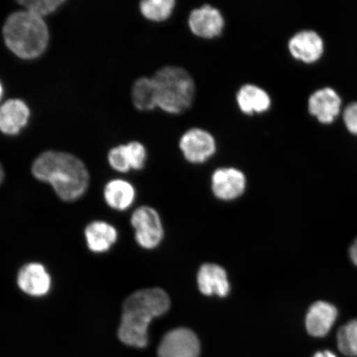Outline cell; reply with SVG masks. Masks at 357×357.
<instances>
[{"instance_id":"cell-1","label":"cell","mask_w":357,"mask_h":357,"mask_svg":"<svg viewBox=\"0 0 357 357\" xmlns=\"http://www.w3.org/2000/svg\"><path fill=\"white\" fill-rule=\"evenodd\" d=\"M32 174L38 181L50 185L58 198L65 202H74L83 197L91 181L82 160L54 150L44 151L34 160Z\"/></svg>"},{"instance_id":"cell-2","label":"cell","mask_w":357,"mask_h":357,"mask_svg":"<svg viewBox=\"0 0 357 357\" xmlns=\"http://www.w3.org/2000/svg\"><path fill=\"white\" fill-rule=\"evenodd\" d=\"M169 305V296L162 289H141L132 294L123 303L119 340L127 346L146 347L151 321L166 314Z\"/></svg>"},{"instance_id":"cell-3","label":"cell","mask_w":357,"mask_h":357,"mask_svg":"<svg viewBox=\"0 0 357 357\" xmlns=\"http://www.w3.org/2000/svg\"><path fill=\"white\" fill-rule=\"evenodd\" d=\"M2 34L8 50L22 60L41 56L50 40L46 22L25 10L13 12L7 17Z\"/></svg>"},{"instance_id":"cell-4","label":"cell","mask_w":357,"mask_h":357,"mask_svg":"<svg viewBox=\"0 0 357 357\" xmlns=\"http://www.w3.org/2000/svg\"><path fill=\"white\" fill-rule=\"evenodd\" d=\"M158 108L169 114H181L190 109L195 99L193 77L180 66H167L154 74Z\"/></svg>"},{"instance_id":"cell-5","label":"cell","mask_w":357,"mask_h":357,"mask_svg":"<svg viewBox=\"0 0 357 357\" xmlns=\"http://www.w3.org/2000/svg\"><path fill=\"white\" fill-rule=\"evenodd\" d=\"M178 147L187 162L203 164L213 158L217 151V142L205 129L193 128L183 134Z\"/></svg>"},{"instance_id":"cell-6","label":"cell","mask_w":357,"mask_h":357,"mask_svg":"<svg viewBox=\"0 0 357 357\" xmlns=\"http://www.w3.org/2000/svg\"><path fill=\"white\" fill-rule=\"evenodd\" d=\"M131 223L135 229V239L144 249H153L162 242L164 235L158 212L149 206H142L133 212Z\"/></svg>"},{"instance_id":"cell-7","label":"cell","mask_w":357,"mask_h":357,"mask_svg":"<svg viewBox=\"0 0 357 357\" xmlns=\"http://www.w3.org/2000/svg\"><path fill=\"white\" fill-rule=\"evenodd\" d=\"M190 32L202 39L220 37L225 28V20L217 8L204 4L192 10L188 17Z\"/></svg>"},{"instance_id":"cell-8","label":"cell","mask_w":357,"mask_h":357,"mask_svg":"<svg viewBox=\"0 0 357 357\" xmlns=\"http://www.w3.org/2000/svg\"><path fill=\"white\" fill-rule=\"evenodd\" d=\"M197 336L186 328L174 329L162 339L158 348L159 357H199Z\"/></svg>"},{"instance_id":"cell-9","label":"cell","mask_w":357,"mask_h":357,"mask_svg":"<svg viewBox=\"0 0 357 357\" xmlns=\"http://www.w3.org/2000/svg\"><path fill=\"white\" fill-rule=\"evenodd\" d=\"M17 284L26 296L40 298L50 292L52 280L41 263L30 262L21 267L17 275Z\"/></svg>"},{"instance_id":"cell-10","label":"cell","mask_w":357,"mask_h":357,"mask_svg":"<svg viewBox=\"0 0 357 357\" xmlns=\"http://www.w3.org/2000/svg\"><path fill=\"white\" fill-rule=\"evenodd\" d=\"M247 178L243 172L234 167L216 169L212 176V190L216 197L231 200L244 193Z\"/></svg>"},{"instance_id":"cell-11","label":"cell","mask_w":357,"mask_h":357,"mask_svg":"<svg viewBox=\"0 0 357 357\" xmlns=\"http://www.w3.org/2000/svg\"><path fill=\"white\" fill-rule=\"evenodd\" d=\"M288 48L294 59L311 64L322 56L324 45L318 33L305 30L297 33L289 39Z\"/></svg>"},{"instance_id":"cell-12","label":"cell","mask_w":357,"mask_h":357,"mask_svg":"<svg viewBox=\"0 0 357 357\" xmlns=\"http://www.w3.org/2000/svg\"><path fill=\"white\" fill-rule=\"evenodd\" d=\"M31 111L28 105L20 99H10L0 105V132L15 136L29 123Z\"/></svg>"},{"instance_id":"cell-13","label":"cell","mask_w":357,"mask_h":357,"mask_svg":"<svg viewBox=\"0 0 357 357\" xmlns=\"http://www.w3.org/2000/svg\"><path fill=\"white\" fill-rule=\"evenodd\" d=\"M236 101L240 111L250 116L266 113L272 105L269 93L253 84H245L241 86L236 93Z\"/></svg>"},{"instance_id":"cell-14","label":"cell","mask_w":357,"mask_h":357,"mask_svg":"<svg viewBox=\"0 0 357 357\" xmlns=\"http://www.w3.org/2000/svg\"><path fill=\"white\" fill-rule=\"evenodd\" d=\"M342 101L331 88L319 89L312 93L309 100V110L319 121L328 124L334 121L340 112Z\"/></svg>"},{"instance_id":"cell-15","label":"cell","mask_w":357,"mask_h":357,"mask_svg":"<svg viewBox=\"0 0 357 357\" xmlns=\"http://www.w3.org/2000/svg\"><path fill=\"white\" fill-rule=\"evenodd\" d=\"M337 310L331 303L319 301L310 307L306 316V328L311 336L323 337L336 321Z\"/></svg>"},{"instance_id":"cell-16","label":"cell","mask_w":357,"mask_h":357,"mask_svg":"<svg viewBox=\"0 0 357 357\" xmlns=\"http://www.w3.org/2000/svg\"><path fill=\"white\" fill-rule=\"evenodd\" d=\"M198 287L204 296L225 297L229 293L230 285L227 272L222 267L215 264H204L198 273Z\"/></svg>"},{"instance_id":"cell-17","label":"cell","mask_w":357,"mask_h":357,"mask_svg":"<svg viewBox=\"0 0 357 357\" xmlns=\"http://www.w3.org/2000/svg\"><path fill=\"white\" fill-rule=\"evenodd\" d=\"M87 247L93 253L109 251L118 240V231L110 223L105 221H93L84 229Z\"/></svg>"},{"instance_id":"cell-18","label":"cell","mask_w":357,"mask_h":357,"mask_svg":"<svg viewBox=\"0 0 357 357\" xmlns=\"http://www.w3.org/2000/svg\"><path fill=\"white\" fill-rule=\"evenodd\" d=\"M136 191L131 183L116 178L107 183L104 190L105 203L117 211H127L135 199Z\"/></svg>"},{"instance_id":"cell-19","label":"cell","mask_w":357,"mask_h":357,"mask_svg":"<svg viewBox=\"0 0 357 357\" xmlns=\"http://www.w3.org/2000/svg\"><path fill=\"white\" fill-rule=\"evenodd\" d=\"M132 101L140 111H151L158 108V96L153 77H141L134 82Z\"/></svg>"},{"instance_id":"cell-20","label":"cell","mask_w":357,"mask_h":357,"mask_svg":"<svg viewBox=\"0 0 357 357\" xmlns=\"http://www.w3.org/2000/svg\"><path fill=\"white\" fill-rule=\"evenodd\" d=\"M176 4L175 0H144L140 3L139 8L146 20L160 22L172 17Z\"/></svg>"},{"instance_id":"cell-21","label":"cell","mask_w":357,"mask_h":357,"mask_svg":"<svg viewBox=\"0 0 357 357\" xmlns=\"http://www.w3.org/2000/svg\"><path fill=\"white\" fill-rule=\"evenodd\" d=\"M337 347L348 357H357V319L342 326L337 335Z\"/></svg>"},{"instance_id":"cell-22","label":"cell","mask_w":357,"mask_h":357,"mask_svg":"<svg viewBox=\"0 0 357 357\" xmlns=\"http://www.w3.org/2000/svg\"><path fill=\"white\" fill-rule=\"evenodd\" d=\"M24 10L33 13V15L42 17L52 15L58 8L66 3L65 0H21L17 1Z\"/></svg>"},{"instance_id":"cell-23","label":"cell","mask_w":357,"mask_h":357,"mask_svg":"<svg viewBox=\"0 0 357 357\" xmlns=\"http://www.w3.org/2000/svg\"><path fill=\"white\" fill-rule=\"evenodd\" d=\"M129 166L135 171L144 168L147 159V151L140 142L133 141L124 144Z\"/></svg>"},{"instance_id":"cell-24","label":"cell","mask_w":357,"mask_h":357,"mask_svg":"<svg viewBox=\"0 0 357 357\" xmlns=\"http://www.w3.org/2000/svg\"><path fill=\"white\" fill-rule=\"evenodd\" d=\"M108 162L112 169H114L116 172L126 173L131 169L127 158L126 151H125L124 144L113 147L109 151Z\"/></svg>"},{"instance_id":"cell-25","label":"cell","mask_w":357,"mask_h":357,"mask_svg":"<svg viewBox=\"0 0 357 357\" xmlns=\"http://www.w3.org/2000/svg\"><path fill=\"white\" fill-rule=\"evenodd\" d=\"M343 118L348 130L357 135V102L347 107Z\"/></svg>"},{"instance_id":"cell-26","label":"cell","mask_w":357,"mask_h":357,"mask_svg":"<svg viewBox=\"0 0 357 357\" xmlns=\"http://www.w3.org/2000/svg\"><path fill=\"white\" fill-rule=\"evenodd\" d=\"M350 257L352 262L354 263L356 266H357V239L355 241L354 244H352L350 249Z\"/></svg>"},{"instance_id":"cell-27","label":"cell","mask_w":357,"mask_h":357,"mask_svg":"<svg viewBox=\"0 0 357 357\" xmlns=\"http://www.w3.org/2000/svg\"><path fill=\"white\" fill-rule=\"evenodd\" d=\"M312 357H337L336 355L330 351H319Z\"/></svg>"},{"instance_id":"cell-28","label":"cell","mask_w":357,"mask_h":357,"mask_svg":"<svg viewBox=\"0 0 357 357\" xmlns=\"http://www.w3.org/2000/svg\"><path fill=\"white\" fill-rule=\"evenodd\" d=\"M4 177H6V172H4V169L2 166V164L0 163V186H1L3 184Z\"/></svg>"},{"instance_id":"cell-29","label":"cell","mask_w":357,"mask_h":357,"mask_svg":"<svg viewBox=\"0 0 357 357\" xmlns=\"http://www.w3.org/2000/svg\"><path fill=\"white\" fill-rule=\"evenodd\" d=\"M3 95V88L1 82H0V101H1Z\"/></svg>"}]
</instances>
